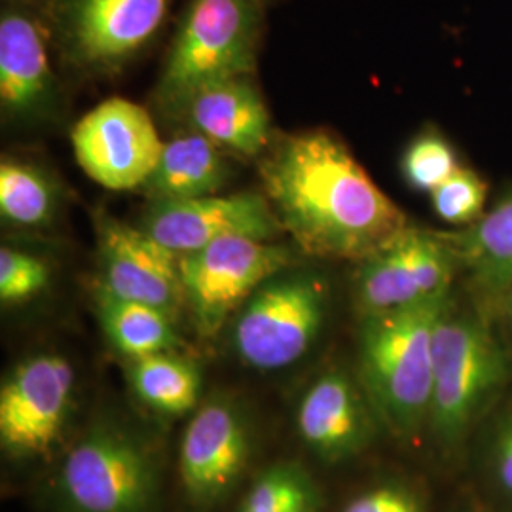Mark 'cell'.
Listing matches in <instances>:
<instances>
[{"label": "cell", "instance_id": "cell-20", "mask_svg": "<svg viewBox=\"0 0 512 512\" xmlns=\"http://www.w3.org/2000/svg\"><path fill=\"white\" fill-rule=\"evenodd\" d=\"M95 308L110 346L128 361L179 348L175 317L164 310L114 296L101 287L95 294Z\"/></svg>", "mask_w": 512, "mask_h": 512}, {"label": "cell", "instance_id": "cell-17", "mask_svg": "<svg viewBox=\"0 0 512 512\" xmlns=\"http://www.w3.org/2000/svg\"><path fill=\"white\" fill-rule=\"evenodd\" d=\"M173 110L192 131L220 150L260 156L270 147V114L251 76L207 82L188 93Z\"/></svg>", "mask_w": 512, "mask_h": 512}, {"label": "cell", "instance_id": "cell-8", "mask_svg": "<svg viewBox=\"0 0 512 512\" xmlns=\"http://www.w3.org/2000/svg\"><path fill=\"white\" fill-rule=\"evenodd\" d=\"M291 249L262 239H219L181 256L184 304L196 330L211 338L260 285L293 264Z\"/></svg>", "mask_w": 512, "mask_h": 512}, {"label": "cell", "instance_id": "cell-15", "mask_svg": "<svg viewBox=\"0 0 512 512\" xmlns=\"http://www.w3.org/2000/svg\"><path fill=\"white\" fill-rule=\"evenodd\" d=\"M52 29L42 2L4 0L0 12V103L19 118L50 107L55 76Z\"/></svg>", "mask_w": 512, "mask_h": 512}, {"label": "cell", "instance_id": "cell-5", "mask_svg": "<svg viewBox=\"0 0 512 512\" xmlns=\"http://www.w3.org/2000/svg\"><path fill=\"white\" fill-rule=\"evenodd\" d=\"M266 0H188L171 38L160 99L169 109L207 82L253 76Z\"/></svg>", "mask_w": 512, "mask_h": 512}, {"label": "cell", "instance_id": "cell-1", "mask_svg": "<svg viewBox=\"0 0 512 512\" xmlns=\"http://www.w3.org/2000/svg\"><path fill=\"white\" fill-rule=\"evenodd\" d=\"M264 196L302 253L361 262L410 226L330 131L279 139L260 162Z\"/></svg>", "mask_w": 512, "mask_h": 512}, {"label": "cell", "instance_id": "cell-13", "mask_svg": "<svg viewBox=\"0 0 512 512\" xmlns=\"http://www.w3.org/2000/svg\"><path fill=\"white\" fill-rule=\"evenodd\" d=\"M141 228L179 258L219 239L243 236L274 241L283 232L268 198L256 192L152 202Z\"/></svg>", "mask_w": 512, "mask_h": 512}, {"label": "cell", "instance_id": "cell-11", "mask_svg": "<svg viewBox=\"0 0 512 512\" xmlns=\"http://www.w3.org/2000/svg\"><path fill=\"white\" fill-rule=\"evenodd\" d=\"M71 141L86 175L116 192L143 188L164 150L147 110L124 97H110L84 114Z\"/></svg>", "mask_w": 512, "mask_h": 512}, {"label": "cell", "instance_id": "cell-10", "mask_svg": "<svg viewBox=\"0 0 512 512\" xmlns=\"http://www.w3.org/2000/svg\"><path fill=\"white\" fill-rule=\"evenodd\" d=\"M74 368L65 357L38 353L14 366L0 385V446L12 459L50 454L73 410Z\"/></svg>", "mask_w": 512, "mask_h": 512}, {"label": "cell", "instance_id": "cell-24", "mask_svg": "<svg viewBox=\"0 0 512 512\" xmlns=\"http://www.w3.org/2000/svg\"><path fill=\"white\" fill-rule=\"evenodd\" d=\"M401 167L404 181L412 190L433 194L461 164L456 148L440 131L425 129L404 150Z\"/></svg>", "mask_w": 512, "mask_h": 512}, {"label": "cell", "instance_id": "cell-21", "mask_svg": "<svg viewBox=\"0 0 512 512\" xmlns=\"http://www.w3.org/2000/svg\"><path fill=\"white\" fill-rule=\"evenodd\" d=\"M459 264L482 289L505 293L512 289V194L499 200L475 224L450 234Z\"/></svg>", "mask_w": 512, "mask_h": 512}, {"label": "cell", "instance_id": "cell-2", "mask_svg": "<svg viewBox=\"0 0 512 512\" xmlns=\"http://www.w3.org/2000/svg\"><path fill=\"white\" fill-rule=\"evenodd\" d=\"M450 294L365 315L359 330V384L378 420L397 437L427 427L433 393V344Z\"/></svg>", "mask_w": 512, "mask_h": 512}, {"label": "cell", "instance_id": "cell-29", "mask_svg": "<svg viewBox=\"0 0 512 512\" xmlns=\"http://www.w3.org/2000/svg\"><path fill=\"white\" fill-rule=\"evenodd\" d=\"M505 302H503V308H505V315L509 317V321L512 323V289L505 291Z\"/></svg>", "mask_w": 512, "mask_h": 512}, {"label": "cell", "instance_id": "cell-22", "mask_svg": "<svg viewBox=\"0 0 512 512\" xmlns=\"http://www.w3.org/2000/svg\"><path fill=\"white\" fill-rule=\"evenodd\" d=\"M57 209V190L35 165L4 160L0 165V215L21 228L50 224Z\"/></svg>", "mask_w": 512, "mask_h": 512}, {"label": "cell", "instance_id": "cell-9", "mask_svg": "<svg viewBox=\"0 0 512 512\" xmlns=\"http://www.w3.org/2000/svg\"><path fill=\"white\" fill-rule=\"evenodd\" d=\"M357 266L355 302L361 317L450 294L454 275L461 268L450 234L414 226Z\"/></svg>", "mask_w": 512, "mask_h": 512}, {"label": "cell", "instance_id": "cell-4", "mask_svg": "<svg viewBox=\"0 0 512 512\" xmlns=\"http://www.w3.org/2000/svg\"><path fill=\"white\" fill-rule=\"evenodd\" d=\"M160 486V463L147 440L99 421L61 459L54 499L61 512H156Z\"/></svg>", "mask_w": 512, "mask_h": 512}, {"label": "cell", "instance_id": "cell-28", "mask_svg": "<svg viewBox=\"0 0 512 512\" xmlns=\"http://www.w3.org/2000/svg\"><path fill=\"white\" fill-rule=\"evenodd\" d=\"M492 456L497 484L512 499V416L499 427Z\"/></svg>", "mask_w": 512, "mask_h": 512}, {"label": "cell", "instance_id": "cell-16", "mask_svg": "<svg viewBox=\"0 0 512 512\" xmlns=\"http://www.w3.org/2000/svg\"><path fill=\"white\" fill-rule=\"evenodd\" d=\"M378 416L365 391L344 370L321 374L296 408V429L311 452L327 463L359 456L374 437Z\"/></svg>", "mask_w": 512, "mask_h": 512}, {"label": "cell", "instance_id": "cell-31", "mask_svg": "<svg viewBox=\"0 0 512 512\" xmlns=\"http://www.w3.org/2000/svg\"><path fill=\"white\" fill-rule=\"evenodd\" d=\"M266 2H270V0H266Z\"/></svg>", "mask_w": 512, "mask_h": 512}, {"label": "cell", "instance_id": "cell-23", "mask_svg": "<svg viewBox=\"0 0 512 512\" xmlns=\"http://www.w3.org/2000/svg\"><path fill=\"white\" fill-rule=\"evenodd\" d=\"M321 492L296 461L275 463L256 478L238 512H319Z\"/></svg>", "mask_w": 512, "mask_h": 512}, {"label": "cell", "instance_id": "cell-26", "mask_svg": "<svg viewBox=\"0 0 512 512\" xmlns=\"http://www.w3.org/2000/svg\"><path fill=\"white\" fill-rule=\"evenodd\" d=\"M50 283V268L38 256L14 247L0 249V300L2 304L27 302Z\"/></svg>", "mask_w": 512, "mask_h": 512}, {"label": "cell", "instance_id": "cell-6", "mask_svg": "<svg viewBox=\"0 0 512 512\" xmlns=\"http://www.w3.org/2000/svg\"><path fill=\"white\" fill-rule=\"evenodd\" d=\"M329 300V283L321 275H274L238 311L232 346L239 359L262 372L298 363L323 330Z\"/></svg>", "mask_w": 512, "mask_h": 512}, {"label": "cell", "instance_id": "cell-7", "mask_svg": "<svg viewBox=\"0 0 512 512\" xmlns=\"http://www.w3.org/2000/svg\"><path fill=\"white\" fill-rule=\"evenodd\" d=\"M175 0H44L52 40L82 73H114L164 29Z\"/></svg>", "mask_w": 512, "mask_h": 512}, {"label": "cell", "instance_id": "cell-27", "mask_svg": "<svg viewBox=\"0 0 512 512\" xmlns=\"http://www.w3.org/2000/svg\"><path fill=\"white\" fill-rule=\"evenodd\" d=\"M342 512H421V503L412 490L387 484L353 497Z\"/></svg>", "mask_w": 512, "mask_h": 512}, {"label": "cell", "instance_id": "cell-12", "mask_svg": "<svg viewBox=\"0 0 512 512\" xmlns=\"http://www.w3.org/2000/svg\"><path fill=\"white\" fill-rule=\"evenodd\" d=\"M251 454V429L238 404L226 397L200 404L184 427L179 448L186 499L202 509L226 499L238 486Z\"/></svg>", "mask_w": 512, "mask_h": 512}, {"label": "cell", "instance_id": "cell-19", "mask_svg": "<svg viewBox=\"0 0 512 512\" xmlns=\"http://www.w3.org/2000/svg\"><path fill=\"white\" fill-rule=\"evenodd\" d=\"M126 376L137 401L160 416L181 418L200 406L202 370L177 351L129 359Z\"/></svg>", "mask_w": 512, "mask_h": 512}, {"label": "cell", "instance_id": "cell-18", "mask_svg": "<svg viewBox=\"0 0 512 512\" xmlns=\"http://www.w3.org/2000/svg\"><path fill=\"white\" fill-rule=\"evenodd\" d=\"M226 183L228 165L220 148L190 129L165 141L143 192L150 202H183L219 194Z\"/></svg>", "mask_w": 512, "mask_h": 512}, {"label": "cell", "instance_id": "cell-14", "mask_svg": "<svg viewBox=\"0 0 512 512\" xmlns=\"http://www.w3.org/2000/svg\"><path fill=\"white\" fill-rule=\"evenodd\" d=\"M99 287L114 296L143 302L177 319L184 306L179 256L160 245L141 226L99 215Z\"/></svg>", "mask_w": 512, "mask_h": 512}, {"label": "cell", "instance_id": "cell-3", "mask_svg": "<svg viewBox=\"0 0 512 512\" xmlns=\"http://www.w3.org/2000/svg\"><path fill=\"white\" fill-rule=\"evenodd\" d=\"M511 376V359L490 325L473 311L442 313L433 344V393L427 427L452 448L471 431Z\"/></svg>", "mask_w": 512, "mask_h": 512}, {"label": "cell", "instance_id": "cell-30", "mask_svg": "<svg viewBox=\"0 0 512 512\" xmlns=\"http://www.w3.org/2000/svg\"><path fill=\"white\" fill-rule=\"evenodd\" d=\"M33 2H44V0H33Z\"/></svg>", "mask_w": 512, "mask_h": 512}, {"label": "cell", "instance_id": "cell-25", "mask_svg": "<svg viewBox=\"0 0 512 512\" xmlns=\"http://www.w3.org/2000/svg\"><path fill=\"white\" fill-rule=\"evenodd\" d=\"M431 202L440 220L467 228L486 213L488 183L475 169L461 165L431 194Z\"/></svg>", "mask_w": 512, "mask_h": 512}]
</instances>
